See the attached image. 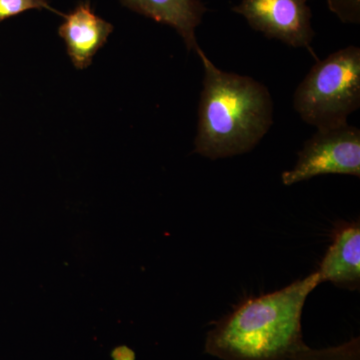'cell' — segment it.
Instances as JSON below:
<instances>
[{
    "label": "cell",
    "instance_id": "cell-10",
    "mask_svg": "<svg viewBox=\"0 0 360 360\" xmlns=\"http://www.w3.org/2000/svg\"><path fill=\"white\" fill-rule=\"evenodd\" d=\"M328 6L341 22L359 25L360 0H328Z\"/></svg>",
    "mask_w": 360,
    "mask_h": 360
},
{
    "label": "cell",
    "instance_id": "cell-5",
    "mask_svg": "<svg viewBox=\"0 0 360 360\" xmlns=\"http://www.w3.org/2000/svg\"><path fill=\"white\" fill-rule=\"evenodd\" d=\"M231 11L243 16L252 30L267 39L305 49L316 58L311 49L315 32L307 0H243Z\"/></svg>",
    "mask_w": 360,
    "mask_h": 360
},
{
    "label": "cell",
    "instance_id": "cell-6",
    "mask_svg": "<svg viewBox=\"0 0 360 360\" xmlns=\"http://www.w3.org/2000/svg\"><path fill=\"white\" fill-rule=\"evenodd\" d=\"M58 34L65 41L71 63L77 70H86L108 42L113 25L94 13L89 1L80 2L70 13L63 14Z\"/></svg>",
    "mask_w": 360,
    "mask_h": 360
},
{
    "label": "cell",
    "instance_id": "cell-11",
    "mask_svg": "<svg viewBox=\"0 0 360 360\" xmlns=\"http://www.w3.org/2000/svg\"><path fill=\"white\" fill-rule=\"evenodd\" d=\"M113 360H134V352L130 350L129 348L125 347H120L115 348L111 354Z\"/></svg>",
    "mask_w": 360,
    "mask_h": 360
},
{
    "label": "cell",
    "instance_id": "cell-1",
    "mask_svg": "<svg viewBox=\"0 0 360 360\" xmlns=\"http://www.w3.org/2000/svg\"><path fill=\"white\" fill-rule=\"evenodd\" d=\"M321 283L319 272L283 290L250 298L217 322L206 336V354L222 360H290L307 347L302 315Z\"/></svg>",
    "mask_w": 360,
    "mask_h": 360
},
{
    "label": "cell",
    "instance_id": "cell-7",
    "mask_svg": "<svg viewBox=\"0 0 360 360\" xmlns=\"http://www.w3.org/2000/svg\"><path fill=\"white\" fill-rule=\"evenodd\" d=\"M130 11L174 28L186 45L198 52L196 28L202 22L207 7L201 0H120Z\"/></svg>",
    "mask_w": 360,
    "mask_h": 360
},
{
    "label": "cell",
    "instance_id": "cell-4",
    "mask_svg": "<svg viewBox=\"0 0 360 360\" xmlns=\"http://www.w3.org/2000/svg\"><path fill=\"white\" fill-rule=\"evenodd\" d=\"M323 174L360 177V130L352 125L317 129L298 153L292 169L283 172L284 186Z\"/></svg>",
    "mask_w": 360,
    "mask_h": 360
},
{
    "label": "cell",
    "instance_id": "cell-2",
    "mask_svg": "<svg viewBox=\"0 0 360 360\" xmlns=\"http://www.w3.org/2000/svg\"><path fill=\"white\" fill-rule=\"evenodd\" d=\"M203 89L194 153L212 160L250 153L274 124V101L255 78L219 70L202 49Z\"/></svg>",
    "mask_w": 360,
    "mask_h": 360
},
{
    "label": "cell",
    "instance_id": "cell-8",
    "mask_svg": "<svg viewBox=\"0 0 360 360\" xmlns=\"http://www.w3.org/2000/svg\"><path fill=\"white\" fill-rule=\"evenodd\" d=\"M317 272L321 283L330 281L338 288L359 290V222L342 225L338 229Z\"/></svg>",
    "mask_w": 360,
    "mask_h": 360
},
{
    "label": "cell",
    "instance_id": "cell-9",
    "mask_svg": "<svg viewBox=\"0 0 360 360\" xmlns=\"http://www.w3.org/2000/svg\"><path fill=\"white\" fill-rule=\"evenodd\" d=\"M49 2L51 0H0V22L32 9H46L56 13Z\"/></svg>",
    "mask_w": 360,
    "mask_h": 360
},
{
    "label": "cell",
    "instance_id": "cell-3",
    "mask_svg": "<svg viewBox=\"0 0 360 360\" xmlns=\"http://www.w3.org/2000/svg\"><path fill=\"white\" fill-rule=\"evenodd\" d=\"M360 106V49L347 46L319 60L298 85L293 108L317 129L348 124Z\"/></svg>",
    "mask_w": 360,
    "mask_h": 360
}]
</instances>
